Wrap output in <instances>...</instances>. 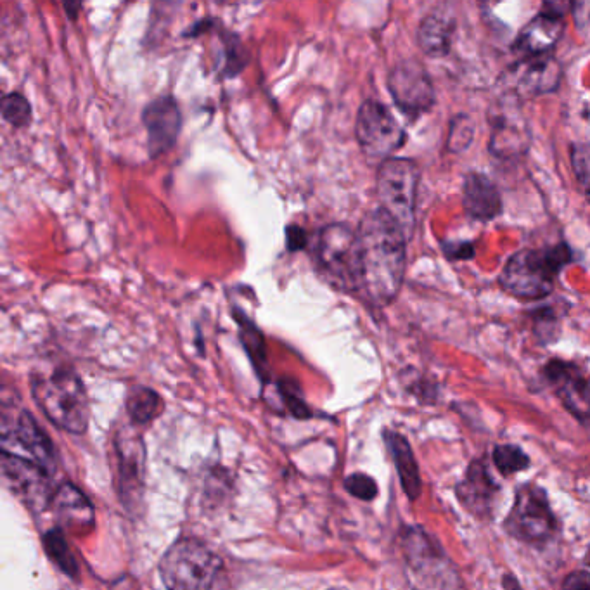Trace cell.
I'll use <instances>...</instances> for the list:
<instances>
[{
  "mask_svg": "<svg viewBox=\"0 0 590 590\" xmlns=\"http://www.w3.org/2000/svg\"><path fill=\"white\" fill-rule=\"evenodd\" d=\"M561 590H590L589 571H571L570 575H566L565 580H563Z\"/></svg>",
  "mask_w": 590,
  "mask_h": 590,
  "instance_id": "obj_33",
  "label": "cell"
},
{
  "mask_svg": "<svg viewBox=\"0 0 590 590\" xmlns=\"http://www.w3.org/2000/svg\"><path fill=\"white\" fill-rule=\"evenodd\" d=\"M388 90L405 115H423L437 103L430 73L416 59H405L390 71Z\"/></svg>",
  "mask_w": 590,
  "mask_h": 590,
  "instance_id": "obj_12",
  "label": "cell"
},
{
  "mask_svg": "<svg viewBox=\"0 0 590 590\" xmlns=\"http://www.w3.org/2000/svg\"><path fill=\"white\" fill-rule=\"evenodd\" d=\"M499 487L495 485L488 469L481 461H473L466 469V475L456 485V495L462 507L475 518L487 520L492 516L495 495Z\"/></svg>",
  "mask_w": 590,
  "mask_h": 590,
  "instance_id": "obj_18",
  "label": "cell"
},
{
  "mask_svg": "<svg viewBox=\"0 0 590 590\" xmlns=\"http://www.w3.org/2000/svg\"><path fill=\"white\" fill-rule=\"evenodd\" d=\"M445 253H447L450 258L466 260V258H471L475 255V250H473V246L468 243H461L459 246H456V244H447V246H445Z\"/></svg>",
  "mask_w": 590,
  "mask_h": 590,
  "instance_id": "obj_34",
  "label": "cell"
},
{
  "mask_svg": "<svg viewBox=\"0 0 590 590\" xmlns=\"http://www.w3.org/2000/svg\"><path fill=\"white\" fill-rule=\"evenodd\" d=\"M45 552L49 554L54 565H58L59 570L65 571L66 575L71 578H77L78 565L73 552H71L68 542H66L65 533L59 528H52L44 535Z\"/></svg>",
  "mask_w": 590,
  "mask_h": 590,
  "instance_id": "obj_25",
  "label": "cell"
},
{
  "mask_svg": "<svg viewBox=\"0 0 590 590\" xmlns=\"http://www.w3.org/2000/svg\"><path fill=\"white\" fill-rule=\"evenodd\" d=\"M355 134L362 153L374 160H390L405 144V132L392 111L376 99H367L357 113Z\"/></svg>",
  "mask_w": 590,
  "mask_h": 590,
  "instance_id": "obj_11",
  "label": "cell"
},
{
  "mask_svg": "<svg viewBox=\"0 0 590 590\" xmlns=\"http://www.w3.org/2000/svg\"><path fill=\"white\" fill-rule=\"evenodd\" d=\"M546 378L558 392L566 409L582 423L590 421V383L578 372L577 367L552 360L547 364Z\"/></svg>",
  "mask_w": 590,
  "mask_h": 590,
  "instance_id": "obj_17",
  "label": "cell"
},
{
  "mask_svg": "<svg viewBox=\"0 0 590 590\" xmlns=\"http://www.w3.org/2000/svg\"><path fill=\"white\" fill-rule=\"evenodd\" d=\"M385 442L392 454L398 478H400V485L404 488L405 495L411 501H416L423 490V481H421V473H419V466H417L416 457L412 452L411 443L407 442L405 437H402L397 431H385Z\"/></svg>",
  "mask_w": 590,
  "mask_h": 590,
  "instance_id": "obj_22",
  "label": "cell"
},
{
  "mask_svg": "<svg viewBox=\"0 0 590 590\" xmlns=\"http://www.w3.org/2000/svg\"><path fill=\"white\" fill-rule=\"evenodd\" d=\"M494 464L501 475L511 476L530 468V457L518 445H497L494 450Z\"/></svg>",
  "mask_w": 590,
  "mask_h": 590,
  "instance_id": "obj_26",
  "label": "cell"
},
{
  "mask_svg": "<svg viewBox=\"0 0 590 590\" xmlns=\"http://www.w3.org/2000/svg\"><path fill=\"white\" fill-rule=\"evenodd\" d=\"M2 452L35 462L47 473L56 469L51 440L32 414L23 409H4L2 412Z\"/></svg>",
  "mask_w": 590,
  "mask_h": 590,
  "instance_id": "obj_9",
  "label": "cell"
},
{
  "mask_svg": "<svg viewBox=\"0 0 590 590\" xmlns=\"http://www.w3.org/2000/svg\"><path fill=\"white\" fill-rule=\"evenodd\" d=\"M360 293L376 307H386L397 298L407 267V236L400 225L381 208L360 220Z\"/></svg>",
  "mask_w": 590,
  "mask_h": 590,
  "instance_id": "obj_1",
  "label": "cell"
},
{
  "mask_svg": "<svg viewBox=\"0 0 590 590\" xmlns=\"http://www.w3.org/2000/svg\"><path fill=\"white\" fill-rule=\"evenodd\" d=\"M33 400L45 417L61 430L82 435L89 426V397L77 372L70 367H58L49 374L32 378Z\"/></svg>",
  "mask_w": 590,
  "mask_h": 590,
  "instance_id": "obj_2",
  "label": "cell"
},
{
  "mask_svg": "<svg viewBox=\"0 0 590 590\" xmlns=\"http://www.w3.org/2000/svg\"><path fill=\"white\" fill-rule=\"evenodd\" d=\"M561 65L558 59L546 56L523 58L509 66L501 77V85L509 96L539 97L558 90L561 84Z\"/></svg>",
  "mask_w": 590,
  "mask_h": 590,
  "instance_id": "obj_13",
  "label": "cell"
},
{
  "mask_svg": "<svg viewBox=\"0 0 590 590\" xmlns=\"http://www.w3.org/2000/svg\"><path fill=\"white\" fill-rule=\"evenodd\" d=\"M571 168H573L578 189L590 203V144L578 142L571 148Z\"/></svg>",
  "mask_w": 590,
  "mask_h": 590,
  "instance_id": "obj_28",
  "label": "cell"
},
{
  "mask_svg": "<svg viewBox=\"0 0 590 590\" xmlns=\"http://www.w3.org/2000/svg\"><path fill=\"white\" fill-rule=\"evenodd\" d=\"M239 322H241V340L250 353L253 366L262 376H265L267 374V359H265V341H263L262 334L251 322Z\"/></svg>",
  "mask_w": 590,
  "mask_h": 590,
  "instance_id": "obj_29",
  "label": "cell"
},
{
  "mask_svg": "<svg viewBox=\"0 0 590 590\" xmlns=\"http://www.w3.org/2000/svg\"><path fill=\"white\" fill-rule=\"evenodd\" d=\"M585 563L590 566V552L587 554V558H585Z\"/></svg>",
  "mask_w": 590,
  "mask_h": 590,
  "instance_id": "obj_37",
  "label": "cell"
},
{
  "mask_svg": "<svg viewBox=\"0 0 590 590\" xmlns=\"http://www.w3.org/2000/svg\"><path fill=\"white\" fill-rule=\"evenodd\" d=\"M566 244L542 250H521L509 258L502 270L501 284L520 300H542L551 295L559 272L571 262Z\"/></svg>",
  "mask_w": 590,
  "mask_h": 590,
  "instance_id": "obj_4",
  "label": "cell"
},
{
  "mask_svg": "<svg viewBox=\"0 0 590 590\" xmlns=\"http://www.w3.org/2000/svg\"><path fill=\"white\" fill-rule=\"evenodd\" d=\"M281 393H283L284 400L288 402L289 411L293 416L300 417V419L312 416V412L308 411L307 404L303 402L298 393H295L291 385L281 386Z\"/></svg>",
  "mask_w": 590,
  "mask_h": 590,
  "instance_id": "obj_32",
  "label": "cell"
},
{
  "mask_svg": "<svg viewBox=\"0 0 590 590\" xmlns=\"http://www.w3.org/2000/svg\"><path fill=\"white\" fill-rule=\"evenodd\" d=\"M115 456L118 495L123 507L137 516L144 504L146 487V447L141 435L130 428L116 431Z\"/></svg>",
  "mask_w": 590,
  "mask_h": 590,
  "instance_id": "obj_10",
  "label": "cell"
},
{
  "mask_svg": "<svg viewBox=\"0 0 590 590\" xmlns=\"http://www.w3.org/2000/svg\"><path fill=\"white\" fill-rule=\"evenodd\" d=\"M502 587H504V590H523L521 589V585L518 584V580L511 573H506L502 577Z\"/></svg>",
  "mask_w": 590,
  "mask_h": 590,
  "instance_id": "obj_36",
  "label": "cell"
},
{
  "mask_svg": "<svg viewBox=\"0 0 590 590\" xmlns=\"http://www.w3.org/2000/svg\"><path fill=\"white\" fill-rule=\"evenodd\" d=\"M2 478L9 490L16 497H20L30 509H44L52 501L51 485L47 478V471L39 464L14 456L9 452H2Z\"/></svg>",
  "mask_w": 590,
  "mask_h": 590,
  "instance_id": "obj_14",
  "label": "cell"
},
{
  "mask_svg": "<svg viewBox=\"0 0 590 590\" xmlns=\"http://www.w3.org/2000/svg\"><path fill=\"white\" fill-rule=\"evenodd\" d=\"M315 262L322 276L345 293L360 291V255L357 232L345 224H329L315 241Z\"/></svg>",
  "mask_w": 590,
  "mask_h": 590,
  "instance_id": "obj_6",
  "label": "cell"
},
{
  "mask_svg": "<svg viewBox=\"0 0 590 590\" xmlns=\"http://www.w3.org/2000/svg\"><path fill=\"white\" fill-rule=\"evenodd\" d=\"M305 246V232L300 227H289L288 229V248L289 251L302 250Z\"/></svg>",
  "mask_w": 590,
  "mask_h": 590,
  "instance_id": "obj_35",
  "label": "cell"
},
{
  "mask_svg": "<svg viewBox=\"0 0 590 590\" xmlns=\"http://www.w3.org/2000/svg\"><path fill=\"white\" fill-rule=\"evenodd\" d=\"M163 411V402L160 395L151 388H135L127 398V412L134 424H148L160 416Z\"/></svg>",
  "mask_w": 590,
  "mask_h": 590,
  "instance_id": "obj_24",
  "label": "cell"
},
{
  "mask_svg": "<svg viewBox=\"0 0 590 590\" xmlns=\"http://www.w3.org/2000/svg\"><path fill=\"white\" fill-rule=\"evenodd\" d=\"M462 205L469 217L488 222L502 213V198L499 189L487 175L473 172L464 179Z\"/></svg>",
  "mask_w": 590,
  "mask_h": 590,
  "instance_id": "obj_21",
  "label": "cell"
},
{
  "mask_svg": "<svg viewBox=\"0 0 590 590\" xmlns=\"http://www.w3.org/2000/svg\"><path fill=\"white\" fill-rule=\"evenodd\" d=\"M504 528L511 537L525 544H546L558 528L556 516L547 501L546 490L537 485L518 488Z\"/></svg>",
  "mask_w": 590,
  "mask_h": 590,
  "instance_id": "obj_8",
  "label": "cell"
},
{
  "mask_svg": "<svg viewBox=\"0 0 590 590\" xmlns=\"http://www.w3.org/2000/svg\"><path fill=\"white\" fill-rule=\"evenodd\" d=\"M419 167L409 158H390L381 163L376 180L379 208L392 217L407 239L416 227L417 186Z\"/></svg>",
  "mask_w": 590,
  "mask_h": 590,
  "instance_id": "obj_7",
  "label": "cell"
},
{
  "mask_svg": "<svg viewBox=\"0 0 590 590\" xmlns=\"http://www.w3.org/2000/svg\"><path fill=\"white\" fill-rule=\"evenodd\" d=\"M345 488L360 501H372L378 495V483L371 476L355 473L345 480Z\"/></svg>",
  "mask_w": 590,
  "mask_h": 590,
  "instance_id": "obj_31",
  "label": "cell"
},
{
  "mask_svg": "<svg viewBox=\"0 0 590 590\" xmlns=\"http://www.w3.org/2000/svg\"><path fill=\"white\" fill-rule=\"evenodd\" d=\"M160 573L168 590H232L224 561L196 539L175 542L161 559Z\"/></svg>",
  "mask_w": 590,
  "mask_h": 590,
  "instance_id": "obj_3",
  "label": "cell"
},
{
  "mask_svg": "<svg viewBox=\"0 0 590 590\" xmlns=\"http://www.w3.org/2000/svg\"><path fill=\"white\" fill-rule=\"evenodd\" d=\"M2 118L16 129H25L32 123V104L18 92H11L2 99Z\"/></svg>",
  "mask_w": 590,
  "mask_h": 590,
  "instance_id": "obj_27",
  "label": "cell"
},
{
  "mask_svg": "<svg viewBox=\"0 0 590 590\" xmlns=\"http://www.w3.org/2000/svg\"><path fill=\"white\" fill-rule=\"evenodd\" d=\"M402 551L419 589L462 590V580L452 559L421 526L405 528Z\"/></svg>",
  "mask_w": 590,
  "mask_h": 590,
  "instance_id": "obj_5",
  "label": "cell"
},
{
  "mask_svg": "<svg viewBox=\"0 0 590 590\" xmlns=\"http://www.w3.org/2000/svg\"><path fill=\"white\" fill-rule=\"evenodd\" d=\"M516 99L518 97L507 94L501 108L494 110L490 151L504 160L525 153L530 144L526 123L521 118V110L518 104L514 103Z\"/></svg>",
  "mask_w": 590,
  "mask_h": 590,
  "instance_id": "obj_16",
  "label": "cell"
},
{
  "mask_svg": "<svg viewBox=\"0 0 590 590\" xmlns=\"http://www.w3.org/2000/svg\"><path fill=\"white\" fill-rule=\"evenodd\" d=\"M52 507L59 523L75 535H85L94 528V507L75 485L63 483L52 497Z\"/></svg>",
  "mask_w": 590,
  "mask_h": 590,
  "instance_id": "obj_20",
  "label": "cell"
},
{
  "mask_svg": "<svg viewBox=\"0 0 590 590\" xmlns=\"http://www.w3.org/2000/svg\"><path fill=\"white\" fill-rule=\"evenodd\" d=\"M563 35V13L552 11L546 6V11L537 14L528 25L523 28L516 40V49L525 56H546L556 47Z\"/></svg>",
  "mask_w": 590,
  "mask_h": 590,
  "instance_id": "obj_19",
  "label": "cell"
},
{
  "mask_svg": "<svg viewBox=\"0 0 590 590\" xmlns=\"http://www.w3.org/2000/svg\"><path fill=\"white\" fill-rule=\"evenodd\" d=\"M473 135H475V127H473V122L469 120L468 116H456L454 122L450 125V151H452V153H461L464 149H468L469 144L473 142Z\"/></svg>",
  "mask_w": 590,
  "mask_h": 590,
  "instance_id": "obj_30",
  "label": "cell"
},
{
  "mask_svg": "<svg viewBox=\"0 0 590 590\" xmlns=\"http://www.w3.org/2000/svg\"><path fill=\"white\" fill-rule=\"evenodd\" d=\"M454 35V20L442 13L428 14L417 30V44L430 58L447 56Z\"/></svg>",
  "mask_w": 590,
  "mask_h": 590,
  "instance_id": "obj_23",
  "label": "cell"
},
{
  "mask_svg": "<svg viewBox=\"0 0 590 590\" xmlns=\"http://www.w3.org/2000/svg\"><path fill=\"white\" fill-rule=\"evenodd\" d=\"M142 123L148 132V149L153 158L174 148L182 127V115L175 97L160 96L142 111Z\"/></svg>",
  "mask_w": 590,
  "mask_h": 590,
  "instance_id": "obj_15",
  "label": "cell"
}]
</instances>
